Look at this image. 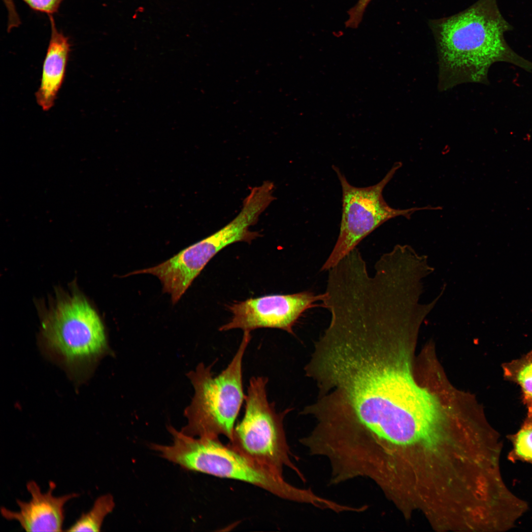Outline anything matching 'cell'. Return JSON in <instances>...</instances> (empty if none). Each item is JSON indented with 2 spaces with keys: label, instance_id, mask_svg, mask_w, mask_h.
Masks as SVG:
<instances>
[{
  "label": "cell",
  "instance_id": "8fae6325",
  "mask_svg": "<svg viewBox=\"0 0 532 532\" xmlns=\"http://www.w3.org/2000/svg\"><path fill=\"white\" fill-rule=\"evenodd\" d=\"M51 36L43 64L39 87L35 93L38 105L48 111L54 105L64 82L70 51L68 38L58 30L53 15H49Z\"/></svg>",
  "mask_w": 532,
  "mask_h": 532
},
{
  "label": "cell",
  "instance_id": "6da1fadb",
  "mask_svg": "<svg viewBox=\"0 0 532 532\" xmlns=\"http://www.w3.org/2000/svg\"><path fill=\"white\" fill-rule=\"evenodd\" d=\"M408 352H391L369 369L353 414L371 440L394 445L412 443L442 416L437 399L415 381Z\"/></svg>",
  "mask_w": 532,
  "mask_h": 532
},
{
  "label": "cell",
  "instance_id": "2e32d148",
  "mask_svg": "<svg viewBox=\"0 0 532 532\" xmlns=\"http://www.w3.org/2000/svg\"><path fill=\"white\" fill-rule=\"evenodd\" d=\"M371 0H359L356 4L348 11L349 18L345 22L347 28H358L362 20L365 9Z\"/></svg>",
  "mask_w": 532,
  "mask_h": 532
},
{
  "label": "cell",
  "instance_id": "9a60e30c",
  "mask_svg": "<svg viewBox=\"0 0 532 532\" xmlns=\"http://www.w3.org/2000/svg\"><path fill=\"white\" fill-rule=\"evenodd\" d=\"M31 9L48 15H53L58 11L59 8L65 0H22ZM8 2L11 0H6Z\"/></svg>",
  "mask_w": 532,
  "mask_h": 532
},
{
  "label": "cell",
  "instance_id": "8992f818",
  "mask_svg": "<svg viewBox=\"0 0 532 532\" xmlns=\"http://www.w3.org/2000/svg\"><path fill=\"white\" fill-rule=\"evenodd\" d=\"M401 166L399 162L395 163L382 180L366 187L352 186L339 169L332 166L342 188V217L337 241L321 267V271L329 270L335 266L364 238L389 219L399 216L409 218L416 211L433 209L428 207L396 209L386 203L383 191Z\"/></svg>",
  "mask_w": 532,
  "mask_h": 532
},
{
  "label": "cell",
  "instance_id": "7c38bea8",
  "mask_svg": "<svg viewBox=\"0 0 532 532\" xmlns=\"http://www.w3.org/2000/svg\"><path fill=\"white\" fill-rule=\"evenodd\" d=\"M505 380L517 384L521 390L522 402L532 411V350L520 358L501 365Z\"/></svg>",
  "mask_w": 532,
  "mask_h": 532
},
{
  "label": "cell",
  "instance_id": "277c9868",
  "mask_svg": "<svg viewBox=\"0 0 532 532\" xmlns=\"http://www.w3.org/2000/svg\"><path fill=\"white\" fill-rule=\"evenodd\" d=\"M251 339L245 332L234 356L227 367L214 376L212 365L200 363L187 376L195 390L184 414L187 424L181 432L193 437L232 438L234 423L245 395L242 384V361Z\"/></svg>",
  "mask_w": 532,
  "mask_h": 532
},
{
  "label": "cell",
  "instance_id": "5b68a950",
  "mask_svg": "<svg viewBox=\"0 0 532 532\" xmlns=\"http://www.w3.org/2000/svg\"><path fill=\"white\" fill-rule=\"evenodd\" d=\"M267 378L264 376L250 379L245 398L244 416L234 427L228 444L263 466L281 474L284 467H288L305 481L291 459L284 431V419L291 409L276 411L267 397Z\"/></svg>",
  "mask_w": 532,
  "mask_h": 532
},
{
  "label": "cell",
  "instance_id": "7a4b0ae2",
  "mask_svg": "<svg viewBox=\"0 0 532 532\" xmlns=\"http://www.w3.org/2000/svg\"><path fill=\"white\" fill-rule=\"evenodd\" d=\"M430 25L437 45L441 91L463 83L487 82L489 69L498 62L532 70V62L505 41L504 33L511 26L497 0H478L457 14L430 21Z\"/></svg>",
  "mask_w": 532,
  "mask_h": 532
},
{
  "label": "cell",
  "instance_id": "ba28073f",
  "mask_svg": "<svg viewBox=\"0 0 532 532\" xmlns=\"http://www.w3.org/2000/svg\"><path fill=\"white\" fill-rule=\"evenodd\" d=\"M42 328L48 347L67 363L94 360L109 352L103 324L82 296L59 300Z\"/></svg>",
  "mask_w": 532,
  "mask_h": 532
},
{
  "label": "cell",
  "instance_id": "30bf717a",
  "mask_svg": "<svg viewBox=\"0 0 532 532\" xmlns=\"http://www.w3.org/2000/svg\"><path fill=\"white\" fill-rule=\"evenodd\" d=\"M55 487V483L50 481L48 490L43 493L35 481H28L26 488L30 499L28 501L17 499L18 511L1 507V516L7 520L18 522L27 532H62L65 504L79 494L72 493L56 497L53 494Z\"/></svg>",
  "mask_w": 532,
  "mask_h": 532
},
{
  "label": "cell",
  "instance_id": "3957f363",
  "mask_svg": "<svg viewBox=\"0 0 532 532\" xmlns=\"http://www.w3.org/2000/svg\"><path fill=\"white\" fill-rule=\"evenodd\" d=\"M170 445L152 444V448L183 468L247 482L284 499L315 506L320 497L311 489L291 485L282 474L263 466L240 453L219 437H197L169 426Z\"/></svg>",
  "mask_w": 532,
  "mask_h": 532
},
{
  "label": "cell",
  "instance_id": "4fadbf2b",
  "mask_svg": "<svg viewBox=\"0 0 532 532\" xmlns=\"http://www.w3.org/2000/svg\"><path fill=\"white\" fill-rule=\"evenodd\" d=\"M115 503L113 497L106 494L98 497L92 508L82 513L67 532H99L105 517L111 512Z\"/></svg>",
  "mask_w": 532,
  "mask_h": 532
},
{
  "label": "cell",
  "instance_id": "9c48e42d",
  "mask_svg": "<svg viewBox=\"0 0 532 532\" xmlns=\"http://www.w3.org/2000/svg\"><path fill=\"white\" fill-rule=\"evenodd\" d=\"M324 293L310 291L293 294L266 295L233 303L229 308L232 314L220 331L239 329L250 332L258 328L281 329L293 334V327L299 318L310 308L321 306Z\"/></svg>",
  "mask_w": 532,
  "mask_h": 532
},
{
  "label": "cell",
  "instance_id": "5bb4252c",
  "mask_svg": "<svg viewBox=\"0 0 532 532\" xmlns=\"http://www.w3.org/2000/svg\"><path fill=\"white\" fill-rule=\"evenodd\" d=\"M511 442L512 449L508 459L514 462L522 461L532 465V411H527L519 430L507 436Z\"/></svg>",
  "mask_w": 532,
  "mask_h": 532
},
{
  "label": "cell",
  "instance_id": "52a82bcc",
  "mask_svg": "<svg viewBox=\"0 0 532 532\" xmlns=\"http://www.w3.org/2000/svg\"><path fill=\"white\" fill-rule=\"evenodd\" d=\"M260 215L256 207L244 203L238 214L225 226L189 246L169 260L153 267L136 270L128 275L149 273L161 281L163 291L176 303L208 262L220 250L237 242H250L260 234L250 230Z\"/></svg>",
  "mask_w": 532,
  "mask_h": 532
}]
</instances>
